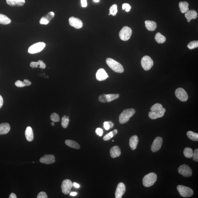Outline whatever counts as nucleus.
I'll use <instances>...</instances> for the list:
<instances>
[{
    "label": "nucleus",
    "instance_id": "nucleus-1",
    "mask_svg": "<svg viewBox=\"0 0 198 198\" xmlns=\"http://www.w3.org/2000/svg\"><path fill=\"white\" fill-rule=\"evenodd\" d=\"M136 113L134 109H127L123 111L120 115L119 120L121 124H123L128 122L130 118Z\"/></svg>",
    "mask_w": 198,
    "mask_h": 198
},
{
    "label": "nucleus",
    "instance_id": "nucleus-2",
    "mask_svg": "<svg viewBox=\"0 0 198 198\" xmlns=\"http://www.w3.org/2000/svg\"><path fill=\"white\" fill-rule=\"evenodd\" d=\"M106 62L114 71L119 73L123 72L124 70L122 65L115 60L110 58H107L106 60Z\"/></svg>",
    "mask_w": 198,
    "mask_h": 198
},
{
    "label": "nucleus",
    "instance_id": "nucleus-3",
    "mask_svg": "<svg viewBox=\"0 0 198 198\" xmlns=\"http://www.w3.org/2000/svg\"><path fill=\"white\" fill-rule=\"evenodd\" d=\"M157 179V175L154 172H151L144 177L143 184L144 187H150L155 184Z\"/></svg>",
    "mask_w": 198,
    "mask_h": 198
},
{
    "label": "nucleus",
    "instance_id": "nucleus-4",
    "mask_svg": "<svg viewBox=\"0 0 198 198\" xmlns=\"http://www.w3.org/2000/svg\"><path fill=\"white\" fill-rule=\"evenodd\" d=\"M178 191L181 196L184 197H191L193 194L192 189L185 186L179 185L177 187Z\"/></svg>",
    "mask_w": 198,
    "mask_h": 198
},
{
    "label": "nucleus",
    "instance_id": "nucleus-5",
    "mask_svg": "<svg viewBox=\"0 0 198 198\" xmlns=\"http://www.w3.org/2000/svg\"><path fill=\"white\" fill-rule=\"evenodd\" d=\"M132 34L131 28L127 26H124L120 31L119 36L121 40L126 41L129 39Z\"/></svg>",
    "mask_w": 198,
    "mask_h": 198
},
{
    "label": "nucleus",
    "instance_id": "nucleus-6",
    "mask_svg": "<svg viewBox=\"0 0 198 198\" xmlns=\"http://www.w3.org/2000/svg\"><path fill=\"white\" fill-rule=\"evenodd\" d=\"M46 44L42 42H40L32 45L29 48L28 52L29 54H34L41 52L45 47Z\"/></svg>",
    "mask_w": 198,
    "mask_h": 198
},
{
    "label": "nucleus",
    "instance_id": "nucleus-7",
    "mask_svg": "<svg viewBox=\"0 0 198 198\" xmlns=\"http://www.w3.org/2000/svg\"><path fill=\"white\" fill-rule=\"evenodd\" d=\"M141 64L144 70L146 71L149 70L154 65V61L150 57L145 55L142 58Z\"/></svg>",
    "mask_w": 198,
    "mask_h": 198
},
{
    "label": "nucleus",
    "instance_id": "nucleus-8",
    "mask_svg": "<svg viewBox=\"0 0 198 198\" xmlns=\"http://www.w3.org/2000/svg\"><path fill=\"white\" fill-rule=\"evenodd\" d=\"M119 97L118 94H102L98 97L99 100L102 103H109L118 98Z\"/></svg>",
    "mask_w": 198,
    "mask_h": 198
},
{
    "label": "nucleus",
    "instance_id": "nucleus-9",
    "mask_svg": "<svg viewBox=\"0 0 198 198\" xmlns=\"http://www.w3.org/2000/svg\"><path fill=\"white\" fill-rule=\"evenodd\" d=\"M179 174L186 177H188L192 176V171L189 166L187 165H181L178 169Z\"/></svg>",
    "mask_w": 198,
    "mask_h": 198
},
{
    "label": "nucleus",
    "instance_id": "nucleus-10",
    "mask_svg": "<svg viewBox=\"0 0 198 198\" xmlns=\"http://www.w3.org/2000/svg\"><path fill=\"white\" fill-rule=\"evenodd\" d=\"M175 94L177 98L181 101L185 102L188 100V94L183 88H177L175 91Z\"/></svg>",
    "mask_w": 198,
    "mask_h": 198
},
{
    "label": "nucleus",
    "instance_id": "nucleus-11",
    "mask_svg": "<svg viewBox=\"0 0 198 198\" xmlns=\"http://www.w3.org/2000/svg\"><path fill=\"white\" fill-rule=\"evenodd\" d=\"M72 187V182L70 180L65 179L63 181L61 185V189L62 193L65 194H69Z\"/></svg>",
    "mask_w": 198,
    "mask_h": 198
},
{
    "label": "nucleus",
    "instance_id": "nucleus-12",
    "mask_svg": "<svg viewBox=\"0 0 198 198\" xmlns=\"http://www.w3.org/2000/svg\"><path fill=\"white\" fill-rule=\"evenodd\" d=\"M163 139L161 137H157L154 139L151 146V151L153 152H156L160 150L163 143Z\"/></svg>",
    "mask_w": 198,
    "mask_h": 198
},
{
    "label": "nucleus",
    "instance_id": "nucleus-13",
    "mask_svg": "<svg viewBox=\"0 0 198 198\" xmlns=\"http://www.w3.org/2000/svg\"><path fill=\"white\" fill-rule=\"evenodd\" d=\"M69 22L70 26L76 29H80L83 26V23L80 19L77 18H75L73 16L69 19Z\"/></svg>",
    "mask_w": 198,
    "mask_h": 198
},
{
    "label": "nucleus",
    "instance_id": "nucleus-14",
    "mask_svg": "<svg viewBox=\"0 0 198 198\" xmlns=\"http://www.w3.org/2000/svg\"><path fill=\"white\" fill-rule=\"evenodd\" d=\"M166 112V109L162 108L160 110L152 111H151L148 113V116L151 119H156L157 118H161L164 116Z\"/></svg>",
    "mask_w": 198,
    "mask_h": 198
},
{
    "label": "nucleus",
    "instance_id": "nucleus-15",
    "mask_svg": "<svg viewBox=\"0 0 198 198\" xmlns=\"http://www.w3.org/2000/svg\"><path fill=\"white\" fill-rule=\"evenodd\" d=\"M126 191V187L123 183H120L117 186L116 191L115 192V197L121 198Z\"/></svg>",
    "mask_w": 198,
    "mask_h": 198
},
{
    "label": "nucleus",
    "instance_id": "nucleus-16",
    "mask_svg": "<svg viewBox=\"0 0 198 198\" xmlns=\"http://www.w3.org/2000/svg\"><path fill=\"white\" fill-rule=\"evenodd\" d=\"M40 161L42 163L46 164H52L55 162V158L53 155H45L40 159Z\"/></svg>",
    "mask_w": 198,
    "mask_h": 198
},
{
    "label": "nucleus",
    "instance_id": "nucleus-17",
    "mask_svg": "<svg viewBox=\"0 0 198 198\" xmlns=\"http://www.w3.org/2000/svg\"><path fill=\"white\" fill-rule=\"evenodd\" d=\"M96 77L97 80L100 81L106 80L109 77V76L104 69L100 68L97 71L96 74Z\"/></svg>",
    "mask_w": 198,
    "mask_h": 198
},
{
    "label": "nucleus",
    "instance_id": "nucleus-18",
    "mask_svg": "<svg viewBox=\"0 0 198 198\" xmlns=\"http://www.w3.org/2000/svg\"><path fill=\"white\" fill-rule=\"evenodd\" d=\"M55 13L53 12H50L47 15L42 17L40 21L41 24L47 25L55 16Z\"/></svg>",
    "mask_w": 198,
    "mask_h": 198
},
{
    "label": "nucleus",
    "instance_id": "nucleus-19",
    "mask_svg": "<svg viewBox=\"0 0 198 198\" xmlns=\"http://www.w3.org/2000/svg\"><path fill=\"white\" fill-rule=\"evenodd\" d=\"M185 17L187 19V22H189L192 19H195L198 16L197 11L194 10H191L185 13Z\"/></svg>",
    "mask_w": 198,
    "mask_h": 198
},
{
    "label": "nucleus",
    "instance_id": "nucleus-20",
    "mask_svg": "<svg viewBox=\"0 0 198 198\" xmlns=\"http://www.w3.org/2000/svg\"><path fill=\"white\" fill-rule=\"evenodd\" d=\"M9 5L11 6H22L25 2V0H6Z\"/></svg>",
    "mask_w": 198,
    "mask_h": 198
},
{
    "label": "nucleus",
    "instance_id": "nucleus-21",
    "mask_svg": "<svg viewBox=\"0 0 198 198\" xmlns=\"http://www.w3.org/2000/svg\"><path fill=\"white\" fill-rule=\"evenodd\" d=\"M121 154V151L119 147L115 146L111 148L110 155L112 158H115L119 157Z\"/></svg>",
    "mask_w": 198,
    "mask_h": 198
},
{
    "label": "nucleus",
    "instance_id": "nucleus-22",
    "mask_svg": "<svg viewBox=\"0 0 198 198\" xmlns=\"http://www.w3.org/2000/svg\"><path fill=\"white\" fill-rule=\"evenodd\" d=\"M138 138L136 135L132 136L130 138L129 141V145L132 150L136 149L138 143Z\"/></svg>",
    "mask_w": 198,
    "mask_h": 198
},
{
    "label": "nucleus",
    "instance_id": "nucleus-23",
    "mask_svg": "<svg viewBox=\"0 0 198 198\" xmlns=\"http://www.w3.org/2000/svg\"><path fill=\"white\" fill-rule=\"evenodd\" d=\"M10 130V125L8 123H3L0 124V135L6 134Z\"/></svg>",
    "mask_w": 198,
    "mask_h": 198
},
{
    "label": "nucleus",
    "instance_id": "nucleus-24",
    "mask_svg": "<svg viewBox=\"0 0 198 198\" xmlns=\"http://www.w3.org/2000/svg\"><path fill=\"white\" fill-rule=\"evenodd\" d=\"M25 136L28 141H32L34 139V133L31 127L28 126L27 127L25 131Z\"/></svg>",
    "mask_w": 198,
    "mask_h": 198
},
{
    "label": "nucleus",
    "instance_id": "nucleus-25",
    "mask_svg": "<svg viewBox=\"0 0 198 198\" xmlns=\"http://www.w3.org/2000/svg\"><path fill=\"white\" fill-rule=\"evenodd\" d=\"M145 27L149 31H154L157 28V24L156 22L150 20H146L145 22Z\"/></svg>",
    "mask_w": 198,
    "mask_h": 198
},
{
    "label": "nucleus",
    "instance_id": "nucleus-26",
    "mask_svg": "<svg viewBox=\"0 0 198 198\" xmlns=\"http://www.w3.org/2000/svg\"><path fill=\"white\" fill-rule=\"evenodd\" d=\"M189 4L187 1H180L179 4L180 10L182 13H185L189 10Z\"/></svg>",
    "mask_w": 198,
    "mask_h": 198
},
{
    "label": "nucleus",
    "instance_id": "nucleus-27",
    "mask_svg": "<svg viewBox=\"0 0 198 198\" xmlns=\"http://www.w3.org/2000/svg\"><path fill=\"white\" fill-rule=\"evenodd\" d=\"M65 143L66 145L70 147V148L79 149L80 148V145L78 143L74 141L71 140H67L65 141Z\"/></svg>",
    "mask_w": 198,
    "mask_h": 198
},
{
    "label": "nucleus",
    "instance_id": "nucleus-28",
    "mask_svg": "<svg viewBox=\"0 0 198 198\" xmlns=\"http://www.w3.org/2000/svg\"><path fill=\"white\" fill-rule=\"evenodd\" d=\"M11 19L9 18L4 15L0 14V24L3 25H7L11 23Z\"/></svg>",
    "mask_w": 198,
    "mask_h": 198
},
{
    "label": "nucleus",
    "instance_id": "nucleus-29",
    "mask_svg": "<svg viewBox=\"0 0 198 198\" xmlns=\"http://www.w3.org/2000/svg\"><path fill=\"white\" fill-rule=\"evenodd\" d=\"M156 41L158 43H163L166 41V37L160 32L157 33L155 37Z\"/></svg>",
    "mask_w": 198,
    "mask_h": 198
},
{
    "label": "nucleus",
    "instance_id": "nucleus-30",
    "mask_svg": "<svg viewBox=\"0 0 198 198\" xmlns=\"http://www.w3.org/2000/svg\"><path fill=\"white\" fill-rule=\"evenodd\" d=\"M184 156L187 158H191L193 157V151L191 148H186L184 150Z\"/></svg>",
    "mask_w": 198,
    "mask_h": 198
},
{
    "label": "nucleus",
    "instance_id": "nucleus-31",
    "mask_svg": "<svg viewBox=\"0 0 198 198\" xmlns=\"http://www.w3.org/2000/svg\"><path fill=\"white\" fill-rule=\"evenodd\" d=\"M187 136L191 140L197 141H198V134L192 131H189L187 133Z\"/></svg>",
    "mask_w": 198,
    "mask_h": 198
},
{
    "label": "nucleus",
    "instance_id": "nucleus-32",
    "mask_svg": "<svg viewBox=\"0 0 198 198\" xmlns=\"http://www.w3.org/2000/svg\"><path fill=\"white\" fill-rule=\"evenodd\" d=\"M118 11V6L116 4H114L109 9V12H110L109 14L112 15L113 16H115Z\"/></svg>",
    "mask_w": 198,
    "mask_h": 198
},
{
    "label": "nucleus",
    "instance_id": "nucleus-33",
    "mask_svg": "<svg viewBox=\"0 0 198 198\" xmlns=\"http://www.w3.org/2000/svg\"><path fill=\"white\" fill-rule=\"evenodd\" d=\"M70 120L67 118L65 115H64L62 118L61 125L64 128H67L68 126Z\"/></svg>",
    "mask_w": 198,
    "mask_h": 198
},
{
    "label": "nucleus",
    "instance_id": "nucleus-34",
    "mask_svg": "<svg viewBox=\"0 0 198 198\" xmlns=\"http://www.w3.org/2000/svg\"><path fill=\"white\" fill-rule=\"evenodd\" d=\"M187 47L190 50L193 49L198 47V41H193L190 42L187 45Z\"/></svg>",
    "mask_w": 198,
    "mask_h": 198
},
{
    "label": "nucleus",
    "instance_id": "nucleus-35",
    "mask_svg": "<svg viewBox=\"0 0 198 198\" xmlns=\"http://www.w3.org/2000/svg\"><path fill=\"white\" fill-rule=\"evenodd\" d=\"M51 121L54 122H58L60 121V118L57 114L54 113H52L50 116Z\"/></svg>",
    "mask_w": 198,
    "mask_h": 198
},
{
    "label": "nucleus",
    "instance_id": "nucleus-36",
    "mask_svg": "<svg viewBox=\"0 0 198 198\" xmlns=\"http://www.w3.org/2000/svg\"><path fill=\"white\" fill-rule=\"evenodd\" d=\"M163 106L160 103H156V104H154V105L151 106V110L152 111H154L160 110L161 109L163 108Z\"/></svg>",
    "mask_w": 198,
    "mask_h": 198
},
{
    "label": "nucleus",
    "instance_id": "nucleus-37",
    "mask_svg": "<svg viewBox=\"0 0 198 198\" xmlns=\"http://www.w3.org/2000/svg\"><path fill=\"white\" fill-rule=\"evenodd\" d=\"M113 137V134H112V131L108 133L105 135L103 138V140L105 141H108Z\"/></svg>",
    "mask_w": 198,
    "mask_h": 198
},
{
    "label": "nucleus",
    "instance_id": "nucleus-38",
    "mask_svg": "<svg viewBox=\"0 0 198 198\" xmlns=\"http://www.w3.org/2000/svg\"><path fill=\"white\" fill-rule=\"evenodd\" d=\"M131 7L129 4H124L122 5V9L123 10L126 9V11L129 12L131 9Z\"/></svg>",
    "mask_w": 198,
    "mask_h": 198
},
{
    "label": "nucleus",
    "instance_id": "nucleus-39",
    "mask_svg": "<svg viewBox=\"0 0 198 198\" xmlns=\"http://www.w3.org/2000/svg\"><path fill=\"white\" fill-rule=\"evenodd\" d=\"M15 85L16 87H19V88H23V87L26 86L24 82L21 81L19 80L16 81Z\"/></svg>",
    "mask_w": 198,
    "mask_h": 198
},
{
    "label": "nucleus",
    "instance_id": "nucleus-40",
    "mask_svg": "<svg viewBox=\"0 0 198 198\" xmlns=\"http://www.w3.org/2000/svg\"><path fill=\"white\" fill-rule=\"evenodd\" d=\"M193 159L194 161L198 162V149L197 148L194 150L193 152Z\"/></svg>",
    "mask_w": 198,
    "mask_h": 198
},
{
    "label": "nucleus",
    "instance_id": "nucleus-41",
    "mask_svg": "<svg viewBox=\"0 0 198 198\" xmlns=\"http://www.w3.org/2000/svg\"><path fill=\"white\" fill-rule=\"evenodd\" d=\"M47 194L44 192H40L39 193L37 196V198H47Z\"/></svg>",
    "mask_w": 198,
    "mask_h": 198
},
{
    "label": "nucleus",
    "instance_id": "nucleus-42",
    "mask_svg": "<svg viewBox=\"0 0 198 198\" xmlns=\"http://www.w3.org/2000/svg\"><path fill=\"white\" fill-rule=\"evenodd\" d=\"M30 65L32 68H36V67H38V66L39 65V60L38 61V62H31Z\"/></svg>",
    "mask_w": 198,
    "mask_h": 198
},
{
    "label": "nucleus",
    "instance_id": "nucleus-43",
    "mask_svg": "<svg viewBox=\"0 0 198 198\" xmlns=\"http://www.w3.org/2000/svg\"><path fill=\"white\" fill-rule=\"evenodd\" d=\"M96 133L99 136H103V129L100 128H98L96 129L95 130Z\"/></svg>",
    "mask_w": 198,
    "mask_h": 198
},
{
    "label": "nucleus",
    "instance_id": "nucleus-44",
    "mask_svg": "<svg viewBox=\"0 0 198 198\" xmlns=\"http://www.w3.org/2000/svg\"><path fill=\"white\" fill-rule=\"evenodd\" d=\"M103 127L106 130H109L110 128L108 121H105L103 123Z\"/></svg>",
    "mask_w": 198,
    "mask_h": 198
},
{
    "label": "nucleus",
    "instance_id": "nucleus-45",
    "mask_svg": "<svg viewBox=\"0 0 198 198\" xmlns=\"http://www.w3.org/2000/svg\"><path fill=\"white\" fill-rule=\"evenodd\" d=\"M39 67L41 69L45 68L46 67L45 64L44 62L42 60H39Z\"/></svg>",
    "mask_w": 198,
    "mask_h": 198
},
{
    "label": "nucleus",
    "instance_id": "nucleus-46",
    "mask_svg": "<svg viewBox=\"0 0 198 198\" xmlns=\"http://www.w3.org/2000/svg\"><path fill=\"white\" fill-rule=\"evenodd\" d=\"M81 2L82 7H85L88 6L87 0H81Z\"/></svg>",
    "mask_w": 198,
    "mask_h": 198
},
{
    "label": "nucleus",
    "instance_id": "nucleus-47",
    "mask_svg": "<svg viewBox=\"0 0 198 198\" xmlns=\"http://www.w3.org/2000/svg\"><path fill=\"white\" fill-rule=\"evenodd\" d=\"M23 82H24L26 86H29L31 85V82L27 79H24Z\"/></svg>",
    "mask_w": 198,
    "mask_h": 198
},
{
    "label": "nucleus",
    "instance_id": "nucleus-48",
    "mask_svg": "<svg viewBox=\"0 0 198 198\" xmlns=\"http://www.w3.org/2000/svg\"><path fill=\"white\" fill-rule=\"evenodd\" d=\"M3 103H4V100L2 96L0 95V108L2 107Z\"/></svg>",
    "mask_w": 198,
    "mask_h": 198
},
{
    "label": "nucleus",
    "instance_id": "nucleus-49",
    "mask_svg": "<svg viewBox=\"0 0 198 198\" xmlns=\"http://www.w3.org/2000/svg\"><path fill=\"white\" fill-rule=\"evenodd\" d=\"M9 198H16V196L15 194H14V193H11V194H10Z\"/></svg>",
    "mask_w": 198,
    "mask_h": 198
},
{
    "label": "nucleus",
    "instance_id": "nucleus-50",
    "mask_svg": "<svg viewBox=\"0 0 198 198\" xmlns=\"http://www.w3.org/2000/svg\"><path fill=\"white\" fill-rule=\"evenodd\" d=\"M73 185L75 187H76V188H79L80 187V185L78 184H77V183L74 182L73 183Z\"/></svg>",
    "mask_w": 198,
    "mask_h": 198
},
{
    "label": "nucleus",
    "instance_id": "nucleus-51",
    "mask_svg": "<svg viewBox=\"0 0 198 198\" xmlns=\"http://www.w3.org/2000/svg\"><path fill=\"white\" fill-rule=\"evenodd\" d=\"M109 126H110V128H113L114 126V124L112 122V121H108Z\"/></svg>",
    "mask_w": 198,
    "mask_h": 198
},
{
    "label": "nucleus",
    "instance_id": "nucleus-52",
    "mask_svg": "<svg viewBox=\"0 0 198 198\" xmlns=\"http://www.w3.org/2000/svg\"><path fill=\"white\" fill-rule=\"evenodd\" d=\"M112 134H113V136H115L118 133V130L116 129H115L113 130V131H112Z\"/></svg>",
    "mask_w": 198,
    "mask_h": 198
},
{
    "label": "nucleus",
    "instance_id": "nucleus-53",
    "mask_svg": "<svg viewBox=\"0 0 198 198\" xmlns=\"http://www.w3.org/2000/svg\"><path fill=\"white\" fill-rule=\"evenodd\" d=\"M77 194V193L76 192H73L70 193V196H76Z\"/></svg>",
    "mask_w": 198,
    "mask_h": 198
},
{
    "label": "nucleus",
    "instance_id": "nucleus-54",
    "mask_svg": "<svg viewBox=\"0 0 198 198\" xmlns=\"http://www.w3.org/2000/svg\"><path fill=\"white\" fill-rule=\"evenodd\" d=\"M93 1L96 2H98L100 0H93Z\"/></svg>",
    "mask_w": 198,
    "mask_h": 198
},
{
    "label": "nucleus",
    "instance_id": "nucleus-55",
    "mask_svg": "<svg viewBox=\"0 0 198 198\" xmlns=\"http://www.w3.org/2000/svg\"><path fill=\"white\" fill-rule=\"evenodd\" d=\"M51 125H52V126H55V124L53 122H52L51 123Z\"/></svg>",
    "mask_w": 198,
    "mask_h": 198
}]
</instances>
